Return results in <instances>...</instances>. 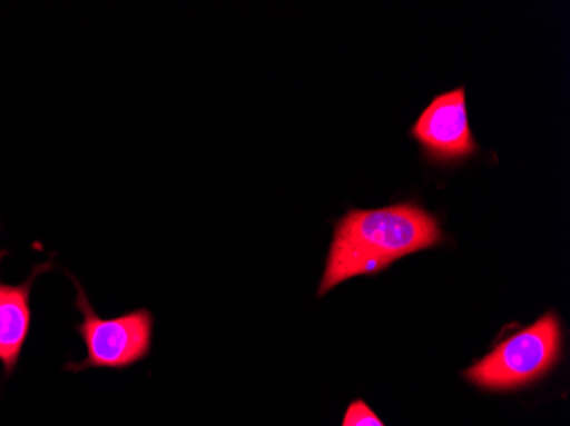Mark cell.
<instances>
[{
    "instance_id": "obj_4",
    "label": "cell",
    "mask_w": 570,
    "mask_h": 426,
    "mask_svg": "<svg viewBox=\"0 0 570 426\" xmlns=\"http://www.w3.org/2000/svg\"><path fill=\"white\" fill-rule=\"evenodd\" d=\"M412 137L439 161H453L475 153L476 143L470 130L464 89L458 88L432 99L417 123L413 125Z\"/></svg>"
},
{
    "instance_id": "obj_5",
    "label": "cell",
    "mask_w": 570,
    "mask_h": 426,
    "mask_svg": "<svg viewBox=\"0 0 570 426\" xmlns=\"http://www.w3.org/2000/svg\"><path fill=\"white\" fill-rule=\"evenodd\" d=\"M6 251H0V259ZM51 270V262L35 266L24 284L8 285L0 280V365L6 376H11L18 367L26 339L31 328V288L35 278Z\"/></svg>"
},
{
    "instance_id": "obj_2",
    "label": "cell",
    "mask_w": 570,
    "mask_h": 426,
    "mask_svg": "<svg viewBox=\"0 0 570 426\" xmlns=\"http://www.w3.org/2000/svg\"><path fill=\"white\" fill-rule=\"evenodd\" d=\"M77 288L76 307L82 319L77 333L85 341L82 361H69L67 370L82 371L88 368H127L144 360L153 346L154 316L149 309H136L114 319H102L92 309L85 288L72 277Z\"/></svg>"
},
{
    "instance_id": "obj_6",
    "label": "cell",
    "mask_w": 570,
    "mask_h": 426,
    "mask_svg": "<svg viewBox=\"0 0 570 426\" xmlns=\"http://www.w3.org/2000/svg\"><path fill=\"white\" fill-rule=\"evenodd\" d=\"M342 426H384L373 409L366 403H352L351 408L345 413L344 425Z\"/></svg>"
},
{
    "instance_id": "obj_3",
    "label": "cell",
    "mask_w": 570,
    "mask_h": 426,
    "mask_svg": "<svg viewBox=\"0 0 570 426\" xmlns=\"http://www.w3.org/2000/svg\"><path fill=\"white\" fill-rule=\"evenodd\" d=\"M560 325L547 314L530 328L511 336L464 371L470 383L483 389H514L543 376L560 354Z\"/></svg>"
},
{
    "instance_id": "obj_1",
    "label": "cell",
    "mask_w": 570,
    "mask_h": 426,
    "mask_svg": "<svg viewBox=\"0 0 570 426\" xmlns=\"http://www.w3.org/2000/svg\"><path fill=\"white\" fill-rule=\"evenodd\" d=\"M443 241L438 219L415 204L351 210L338 220L320 296L358 275L384 270L396 259Z\"/></svg>"
}]
</instances>
